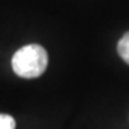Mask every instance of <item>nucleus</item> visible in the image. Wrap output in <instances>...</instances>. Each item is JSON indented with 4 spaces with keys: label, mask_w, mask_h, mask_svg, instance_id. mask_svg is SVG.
Listing matches in <instances>:
<instances>
[{
    "label": "nucleus",
    "mask_w": 129,
    "mask_h": 129,
    "mask_svg": "<svg viewBox=\"0 0 129 129\" xmlns=\"http://www.w3.org/2000/svg\"><path fill=\"white\" fill-rule=\"evenodd\" d=\"M12 68L14 73L24 79H35L45 73L47 68V52L40 45H26L13 55Z\"/></svg>",
    "instance_id": "obj_1"
},
{
    "label": "nucleus",
    "mask_w": 129,
    "mask_h": 129,
    "mask_svg": "<svg viewBox=\"0 0 129 129\" xmlns=\"http://www.w3.org/2000/svg\"><path fill=\"white\" fill-rule=\"evenodd\" d=\"M118 53L122 59L129 64V32L125 33L118 43Z\"/></svg>",
    "instance_id": "obj_2"
},
{
    "label": "nucleus",
    "mask_w": 129,
    "mask_h": 129,
    "mask_svg": "<svg viewBox=\"0 0 129 129\" xmlns=\"http://www.w3.org/2000/svg\"><path fill=\"white\" fill-rule=\"evenodd\" d=\"M16 128V122L10 115L6 113H0V129H14Z\"/></svg>",
    "instance_id": "obj_3"
}]
</instances>
